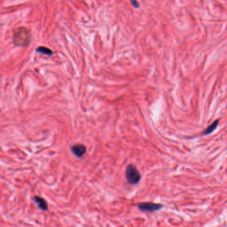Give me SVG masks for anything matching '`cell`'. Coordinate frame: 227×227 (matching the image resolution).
<instances>
[{"label":"cell","instance_id":"6da1fadb","mask_svg":"<svg viewBox=\"0 0 227 227\" xmlns=\"http://www.w3.org/2000/svg\"><path fill=\"white\" fill-rule=\"evenodd\" d=\"M13 44L18 47L26 48L31 41V33L29 29L25 27H18L15 30L13 36Z\"/></svg>","mask_w":227,"mask_h":227},{"label":"cell","instance_id":"7a4b0ae2","mask_svg":"<svg viewBox=\"0 0 227 227\" xmlns=\"http://www.w3.org/2000/svg\"><path fill=\"white\" fill-rule=\"evenodd\" d=\"M125 178L128 183L132 185H136L140 181L141 175L138 169L132 164L129 165L125 169Z\"/></svg>","mask_w":227,"mask_h":227},{"label":"cell","instance_id":"3957f363","mask_svg":"<svg viewBox=\"0 0 227 227\" xmlns=\"http://www.w3.org/2000/svg\"><path fill=\"white\" fill-rule=\"evenodd\" d=\"M137 206L140 211L147 213H154L156 211L161 210L163 208V205L161 204L151 202H139L137 205Z\"/></svg>","mask_w":227,"mask_h":227},{"label":"cell","instance_id":"277c9868","mask_svg":"<svg viewBox=\"0 0 227 227\" xmlns=\"http://www.w3.org/2000/svg\"><path fill=\"white\" fill-rule=\"evenodd\" d=\"M71 151L75 156L78 158H81L86 153L87 148L83 144H76L71 147Z\"/></svg>","mask_w":227,"mask_h":227},{"label":"cell","instance_id":"5b68a950","mask_svg":"<svg viewBox=\"0 0 227 227\" xmlns=\"http://www.w3.org/2000/svg\"><path fill=\"white\" fill-rule=\"evenodd\" d=\"M34 201L36 202L37 205V206L40 208L41 210L46 211L48 210V203L45 201L44 198H43L40 197H35L33 198Z\"/></svg>","mask_w":227,"mask_h":227},{"label":"cell","instance_id":"8992f818","mask_svg":"<svg viewBox=\"0 0 227 227\" xmlns=\"http://www.w3.org/2000/svg\"><path fill=\"white\" fill-rule=\"evenodd\" d=\"M218 123H219V120L218 119L214 121V122L213 123V124H211L210 126H209L206 129H205V130L202 131V133L201 134V136H206V135H208L210 133H212L215 130V129H217Z\"/></svg>","mask_w":227,"mask_h":227},{"label":"cell","instance_id":"52a82bcc","mask_svg":"<svg viewBox=\"0 0 227 227\" xmlns=\"http://www.w3.org/2000/svg\"><path fill=\"white\" fill-rule=\"evenodd\" d=\"M36 52L41 53L42 54L47 55V56H51L53 55V51L48 48H46V47H43V46L39 47V48L36 49Z\"/></svg>","mask_w":227,"mask_h":227},{"label":"cell","instance_id":"ba28073f","mask_svg":"<svg viewBox=\"0 0 227 227\" xmlns=\"http://www.w3.org/2000/svg\"><path fill=\"white\" fill-rule=\"evenodd\" d=\"M131 4L133 6L135 7H139V3L137 0H131Z\"/></svg>","mask_w":227,"mask_h":227}]
</instances>
